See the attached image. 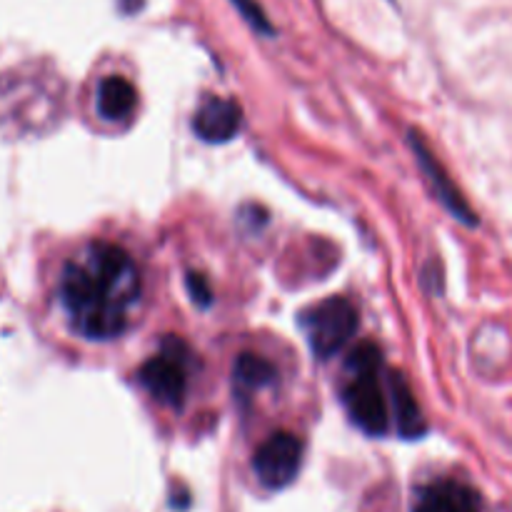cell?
Masks as SVG:
<instances>
[{"instance_id":"cell-13","label":"cell","mask_w":512,"mask_h":512,"mask_svg":"<svg viewBox=\"0 0 512 512\" xmlns=\"http://www.w3.org/2000/svg\"><path fill=\"white\" fill-rule=\"evenodd\" d=\"M188 290H190V298H193L195 305H200V308H208L213 293H210V285L203 275L188 273Z\"/></svg>"},{"instance_id":"cell-14","label":"cell","mask_w":512,"mask_h":512,"mask_svg":"<svg viewBox=\"0 0 512 512\" xmlns=\"http://www.w3.org/2000/svg\"><path fill=\"white\" fill-rule=\"evenodd\" d=\"M118 3H120V8L125 10V13H135V10L143 8L145 0H118Z\"/></svg>"},{"instance_id":"cell-4","label":"cell","mask_w":512,"mask_h":512,"mask_svg":"<svg viewBox=\"0 0 512 512\" xmlns=\"http://www.w3.org/2000/svg\"><path fill=\"white\" fill-rule=\"evenodd\" d=\"M303 330L318 358H333L358 330V313L345 298H328L303 315Z\"/></svg>"},{"instance_id":"cell-1","label":"cell","mask_w":512,"mask_h":512,"mask_svg":"<svg viewBox=\"0 0 512 512\" xmlns=\"http://www.w3.org/2000/svg\"><path fill=\"white\" fill-rule=\"evenodd\" d=\"M58 295L83 338L113 340L128 330L138 308V265L120 245L90 243L65 263Z\"/></svg>"},{"instance_id":"cell-10","label":"cell","mask_w":512,"mask_h":512,"mask_svg":"<svg viewBox=\"0 0 512 512\" xmlns=\"http://www.w3.org/2000/svg\"><path fill=\"white\" fill-rule=\"evenodd\" d=\"M135 103V88L130 80L123 75H110L100 83L98 88V113L105 120H123L133 113Z\"/></svg>"},{"instance_id":"cell-5","label":"cell","mask_w":512,"mask_h":512,"mask_svg":"<svg viewBox=\"0 0 512 512\" xmlns=\"http://www.w3.org/2000/svg\"><path fill=\"white\" fill-rule=\"evenodd\" d=\"M300 463H303V440L288 430H278L255 450L253 470L265 488L280 490L298 478Z\"/></svg>"},{"instance_id":"cell-8","label":"cell","mask_w":512,"mask_h":512,"mask_svg":"<svg viewBox=\"0 0 512 512\" xmlns=\"http://www.w3.org/2000/svg\"><path fill=\"white\" fill-rule=\"evenodd\" d=\"M413 512H483V498L460 480H438L420 490Z\"/></svg>"},{"instance_id":"cell-2","label":"cell","mask_w":512,"mask_h":512,"mask_svg":"<svg viewBox=\"0 0 512 512\" xmlns=\"http://www.w3.org/2000/svg\"><path fill=\"white\" fill-rule=\"evenodd\" d=\"M383 355L373 343H360L348 360V385L343 388V403L350 418L363 433L385 435L390 428V410L380 388Z\"/></svg>"},{"instance_id":"cell-6","label":"cell","mask_w":512,"mask_h":512,"mask_svg":"<svg viewBox=\"0 0 512 512\" xmlns=\"http://www.w3.org/2000/svg\"><path fill=\"white\" fill-rule=\"evenodd\" d=\"M410 148H413V153H415V158H418L423 173L428 175L430 185H433V190H435V198H438L440 203L448 208V213L453 215L455 220H460V223L470 225V228H473V225H478V218H475V213L470 210V205L465 203V198L460 195V190L455 188L453 180L448 178V173L443 170V165H440L438 160H435V155L425 148V143L420 140V135L415 133V130H410Z\"/></svg>"},{"instance_id":"cell-7","label":"cell","mask_w":512,"mask_h":512,"mask_svg":"<svg viewBox=\"0 0 512 512\" xmlns=\"http://www.w3.org/2000/svg\"><path fill=\"white\" fill-rule=\"evenodd\" d=\"M240 123H243V110L235 100L208 98L195 113L193 130L205 143L220 145L238 135Z\"/></svg>"},{"instance_id":"cell-11","label":"cell","mask_w":512,"mask_h":512,"mask_svg":"<svg viewBox=\"0 0 512 512\" xmlns=\"http://www.w3.org/2000/svg\"><path fill=\"white\" fill-rule=\"evenodd\" d=\"M233 378L243 390H263L275 383V368L260 355L240 353L233 365Z\"/></svg>"},{"instance_id":"cell-3","label":"cell","mask_w":512,"mask_h":512,"mask_svg":"<svg viewBox=\"0 0 512 512\" xmlns=\"http://www.w3.org/2000/svg\"><path fill=\"white\" fill-rule=\"evenodd\" d=\"M193 368V350L175 335L163 340L158 355L145 360L138 380L153 400L168 408H180L188 393V373Z\"/></svg>"},{"instance_id":"cell-9","label":"cell","mask_w":512,"mask_h":512,"mask_svg":"<svg viewBox=\"0 0 512 512\" xmlns=\"http://www.w3.org/2000/svg\"><path fill=\"white\" fill-rule=\"evenodd\" d=\"M390 395H393V413L398 430L405 438H420L425 433V418L420 413V405L415 400L413 390L405 383L400 373L390 375Z\"/></svg>"},{"instance_id":"cell-12","label":"cell","mask_w":512,"mask_h":512,"mask_svg":"<svg viewBox=\"0 0 512 512\" xmlns=\"http://www.w3.org/2000/svg\"><path fill=\"white\" fill-rule=\"evenodd\" d=\"M230 3H233L235 8H238V13L243 15V18L248 20V23L253 25L255 30H258V33L273 35V28H270V20L265 18L263 8H260V5L255 3V0H230Z\"/></svg>"}]
</instances>
